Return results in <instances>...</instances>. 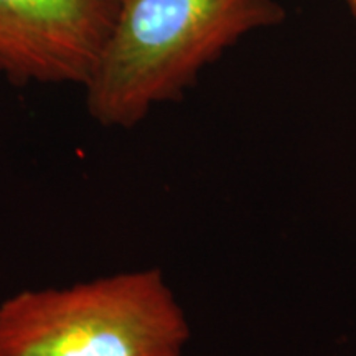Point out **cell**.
Returning <instances> with one entry per match:
<instances>
[{
	"instance_id": "obj_2",
	"label": "cell",
	"mask_w": 356,
	"mask_h": 356,
	"mask_svg": "<svg viewBox=\"0 0 356 356\" xmlns=\"http://www.w3.org/2000/svg\"><path fill=\"white\" fill-rule=\"evenodd\" d=\"M188 340L159 269L26 289L0 304V356H181Z\"/></svg>"
},
{
	"instance_id": "obj_3",
	"label": "cell",
	"mask_w": 356,
	"mask_h": 356,
	"mask_svg": "<svg viewBox=\"0 0 356 356\" xmlns=\"http://www.w3.org/2000/svg\"><path fill=\"white\" fill-rule=\"evenodd\" d=\"M114 13L115 0H0V74L17 86H84Z\"/></svg>"
},
{
	"instance_id": "obj_1",
	"label": "cell",
	"mask_w": 356,
	"mask_h": 356,
	"mask_svg": "<svg viewBox=\"0 0 356 356\" xmlns=\"http://www.w3.org/2000/svg\"><path fill=\"white\" fill-rule=\"evenodd\" d=\"M284 19L277 0H115L108 42L83 86L88 113L104 127L137 126L243 37Z\"/></svg>"
},
{
	"instance_id": "obj_4",
	"label": "cell",
	"mask_w": 356,
	"mask_h": 356,
	"mask_svg": "<svg viewBox=\"0 0 356 356\" xmlns=\"http://www.w3.org/2000/svg\"><path fill=\"white\" fill-rule=\"evenodd\" d=\"M346 6H348L351 15H353V19L356 20V0H345Z\"/></svg>"
}]
</instances>
